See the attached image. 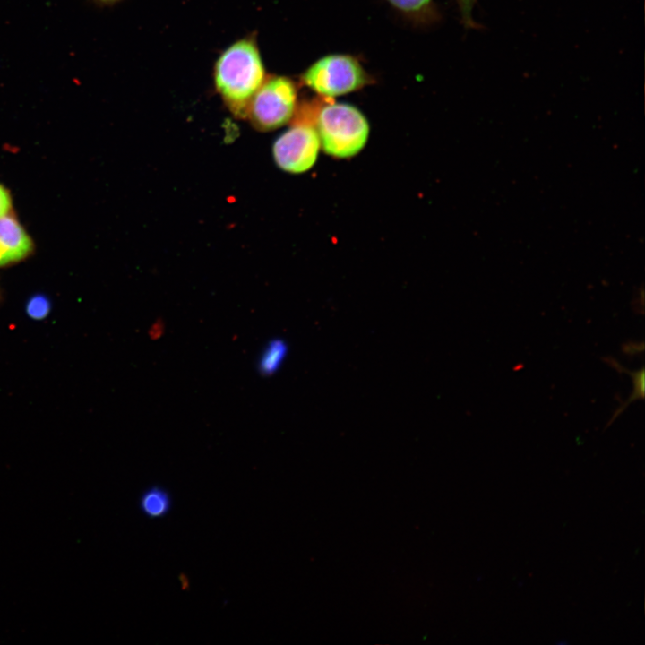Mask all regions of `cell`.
<instances>
[{"label":"cell","mask_w":645,"mask_h":645,"mask_svg":"<svg viewBox=\"0 0 645 645\" xmlns=\"http://www.w3.org/2000/svg\"><path fill=\"white\" fill-rule=\"evenodd\" d=\"M34 242L12 213L0 218V268L20 263L34 252Z\"/></svg>","instance_id":"cell-6"},{"label":"cell","mask_w":645,"mask_h":645,"mask_svg":"<svg viewBox=\"0 0 645 645\" xmlns=\"http://www.w3.org/2000/svg\"><path fill=\"white\" fill-rule=\"evenodd\" d=\"M299 79L304 86L325 99L360 90L374 82L373 76L356 56L342 53L319 57Z\"/></svg>","instance_id":"cell-3"},{"label":"cell","mask_w":645,"mask_h":645,"mask_svg":"<svg viewBox=\"0 0 645 645\" xmlns=\"http://www.w3.org/2000/svg\"><path fill=\"white\" fill-rule=\"evenodd\" d=\"M400 13L415 19L422 20L432 14L434 0H387Z\"/></svg>","instance_id":"cell-9"},{"label":"cell","mask_w":645,"mask_h":645,"mask_svg":"<svg viewBox=\"0 0 645 645\" xmlns=\"http://www.w3.org/2000/svg\"><path fill=\"white\" fill-rule=\"evenodd\" d=\"M254 35L231 43L215 61L212 79L217 93L236 116L246 117L251 99L267 77Z\"/></svg>","instance_id":"cell-1"},{"label":"cell","mask_w":645,"mask_h":645,"mask_svg":"<svg viewBox=\"0 0 645 645\" xmlns=\"http://www.w3.org/2000/svg\"><path fill=\"white\" fill-rule=\"evenodd\" d=\"M96 4L99 6H112L116 4L123 0H92Z\"/></svg>","instance_id":"cell-13"},{"label":"cell","mask_w":645,"mask_h":645,"mask_svg":"<svg viewBox=\"0 0 645 645\" xmlns=\"http://www.w3.org/2000/svg\"><path fill=\"white\" fill-rule=\"evenodd\" d=\"M13 198L10 191L0 183V218L12 213Z\"/></svg>","instance_id":"cell-11"},{"label":"cell","mask_w":645,"mask_h":645,"mask_svg":"<svg viewBox=\"0 0 645 645\" xmlns=\"http://www.w3.org/2000/svg\"><path fill=\"white\" fill-rule=\"evenodd\" d=\"M298 105L296 82L286 75L270 74L251 99L246 116L257 129L271 131L290 122Z\"/></svg>","instance_id":"cell-5"},{"label":"cell","mask_w":645,"mask_h":645,"mask_svg":"<svg viewBox=\"0 0 645 645\" xmlns=\"http://www.w3.org/2000/svg\"><path fill=\"white\" fill-rule=\"evenodd\" d=\"M139 507L142 514L150 519L162 518L170 512L172 498L164 487L152 486L142 494Z\"/></svg>","instance_id":"cell-7"},{"label":"cell","mask_w":645,"mask_h":645,"mask_svg":"<svg viewBox=\"0 0 645 645\" xmlns=\"http://www.w3.org/2000/svg\"><path fill=\"white\" fill-rule=\"evenodd\" d=\"M27 315L33 320H43L51 311L49 298L42 294H36L30 297L25 305Z\"/></svg>","instance_id":"cell-10"},{"label":"cell","mask_w":645,"mask_h":645,"mask_svg":"<svg viewBox=\"0 0 645 645\" xmlns=\"http://www.w3.org/2000/svg\"><path fill=\"white\" fill-rule=\"evenodd\" d=\"M1 300H2V293H1V290H0V301H1Z\"/></svg>","instance_id":"cell-14"},{"label":"cell","mask_w":645,"mask_h":645,"mask_svg":"<svg viewBox=\"0 0 645 645\" xmlns=\"http://www.w3.org/2000/svg\"><path fill=\"white\" fill-rule=\"evenodd\" d=\"M317 100L298 105L291 125L274 142L272 154L280 169L291 174L309 171L316 163L321 142L314 125Z\"/></svg>","instance_id":"cell-4"},{"label":"cell","mask_w":645,"mask_h":645,"mask_svg":"<svg viewBox=\"0 0 645 645\" xmlns=\"http://www.w3.org/2000/svg\"><path fill=\"white\" fill-rule=\"evenodd\" d=\"M317 101L314 125L321 149L336 159H349L366 147L370 125L363 112L352 104L320 98Z\"/></svg>","instance_id":"cell-2"},{"label":"cell","mask_w":645,"mask_h":645,"mask_svg":"<svg viewBox=\"0 0 645 645\" xmlns=\"http://www.w3.org/2000/svg\"><path fill=\"white\" fill-rule=\"evenodd\" d=\"M460 7L462 20L466 25L472 26V9L476 0H456Z\"/></svg>","instance_id":"cell-12"},{"label":"cell","mask_w":645,"mask_h":645,"mask_svg":"<svg viewBox=\"0 0 645 645\" xmlns=\"http://www.w3.org/2000/svg\"><path fill=\"white\" fill-rule=\"evenodd\" d=\"M288 353V345L281 338L269 340L262 350L258 359V371L263 375L277 373L285 362Z\"/></svg>","instance_id":"cell-8"}]
</instances>
